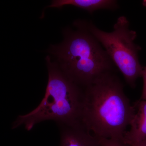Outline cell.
I'll use <instances>...</instances> for the list:
<instances>
[{
  "label": "cell",
  "instance_id": "8",
  "mask_svg": "<svg viewBox=\"0 0 146 146\" xmlns=\"http://www.w3.org/2000/svg\"><path fill=\"white\" fill-rule=\"evenodd\" d=\"M102 146H124L119 142L112 139L99 138Z\"/></svg>",
  "mask_w": 146,
  "mask_h": 146
},
{
  "label": "cell",
  "instance_id": "7",
  "mask_svg": "<svg viewBox=\"0 0 146 146\" xmlns=\"http://www.w3.org/2000/svg\"><path fill=\"white\" fill-rule=\"evenodd\" d=\"M66 5L74 6L90 13L100 9L115 10L119 7L115 0H54L48 7L60 8Z\"/></svg>",
  "mask_w": 146,
  "mask_h": 146
},
{
  "label": "cell",
  "instance_id": "6",
  "mask_svg": "<svg viewBox=\"0 0 146 146\" xmlns=\"http://www.w3.org/2000/svg\"><path fill=\"white\" fill-rule=\"evenodd\" d=\"M134 106L136 111L130 123L131 128L124 138L126 146L146 140V100L141 99Z\"/></svg>",
  "mask_w": 146,
  "mask_h": 146
},
{
  "label": "cell",
  "instance_id": "3",
  "mask_svg": "<svg viewBox=\"0 0 146 146\" xmlns=\"http://www.w3.org/2000/svg\"><path fill=\"white\" fill-rule=\"evenodd\" d=\"M46 60L48 78L44 97L35 109L18 116L13 129L23 125L30 131L37 124L48 120L54 121L58 126L81 123L84 90L68 78L49 56Z\"/></svg>",
  "mask_w": 146,
  "mask_h": 146
},
{
  "label": "cell",
  "instance_id": "10",
  "mask_svg": "<svg viewBox=\"0 0 146 146\" xmlns=\"http://www.w3.org/2000/svg\"><path fill=\"white\" fill-rule=\"evenodd\" d=\"M130 146H146V140L141 141L139 143L132 144Z\"/></svg>",
  "mask_w": 146,
  "mask_h": 146
},
{
  "label": "cell",
  "instance_id": "4",
  "mask_svg": "<svg viewBox=\"0 0 146 146\" xmlns=\"http://www.w3.org/2000/svg\"><path fill=\"white\" fill-rule=\"evenodd\" d=\"M86 23L89 31L122 74L127 83L135 87L136 80L142 77L144 67L138 58L141 47L134 42L137 34L129 29L126 17L123 16L118 18L111 32L101 30L91 22Z\"/></svg>",
  "mask_w": 146,
  "mask_h": 146
},
{
  "label": "cell",
  "instance_id": "5",
  "mask_svg": "<svg viewBox=\"0 0 146 146\" xmlns=\"http://www.w3.org/2000/svg\"><path fill=\"white\" fill-rule=\"evenodd\" d=\"M59 127L60 141L58 146H102L100 138L81 123Z\"/></svg>",
  "mask_w": 146,
  "mask_h": 146
},
{
  "label": "cell",
  "instance_id": "9",
  "mask_svg": "<svg viewBox=\"0 0 146 146\" xmlns=\"http://www.w3.org/2000/svg\"><path fill=\"white\" fill-rule=\"evenodd\" d=\"M142 77L143 80V86L141 99L146 100V67L143 68Z\"/></svg>",
  "mask_w": 146,
  "mask_h": 146
},
{
  "label": "cell",
  "instance_id": "1",
  "mask_svg": "<svg viewBox=\"0 0 146 146\" xmlns=\"http://www.w3.org/2000/svg\"><path fill=\"white\" fill-rule=\"evenodd\" d=\"M115 73L104 76L84 89L81 123L99 138L112 139L126 146L124 135L136 108Z\"/></svg>",
  "mask_w": 146,
  "mask_h": 146
},
{
  "label": "cell",
  "instance_id": "2",
  "mask_svg": "<svg viewBox=\"0 0 146 146\" xmlns=\"http://www.w3.org/2000/svg\"><path fill=\"white\" fill-rule=\"evenodd\" d=\"M75 25L76 29L66 31L63 42L50 52L65 75L84 90L104 76L115 73L116 67L86 22L78 21Z\"/></svg>",
  "mask_w": 146,
  "mask_h": 146
}]
</instances>
